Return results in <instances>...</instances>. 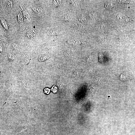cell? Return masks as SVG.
Returning a JSON list of instances; mask_svg holds the SVG:
<instances>
[{
  "label": "cell",
  "instance_id": "52a82bcc",
  "mask_svg": "<svg viewBox=\"0 0 135 135\" xmlns=\"http://www.w3.org/2000/svg\"><path fill=\"white\" fill-rule=\"evenodd\" d=\"M74 25L76 26L78 28L81 29H84L85 28V26L83 24L81 23L80 22L76 21L74 22Z\"/></svg>",
  "mask_w": 135,
  "mask_h": 135
},
{
  "label": "cell",
  "instance_id": "603a6c76",
  "mask_svg": "<svg viewBox=\"0 0 135 135\" xmlns=\"http://www.w3.org/2000/svg\"><path fill=\"white\" fill-rule=\"evenodd\" d=\"M133 31H135V29H134V30H133Z\"/></svg>",
  "mask_w": 135,
  "mask_h": 135
},
{
  "label": "cell",
  "instance_id": "4fadbf2b",
  "mask_svg": "<svg viewBox=\"0 0 135 135\" xmlns=\"http://www.w3.org/2000/svg\"><path fill=\"white\" fill-rule=\"evenodd\" d=\"M93 57V55H90L88 56L86 59L87 62L88 63H90L92 62Z\"/></svg>",
  "mask_w": 135,
  "mask_h": 135
},
{
  "label": "cell",
  "instance_id": "e0dca14e",
  "mask_svg": "<svg viewBox=\"0 0 135 135\" xmlns=\"http://www.w3.org/2000/svg\"><path fill=\"white\" fill-rule=\"evenodd\" d=\"M32 9L34 11L37 13H39L40 11L39 8L35 6L33 7Z\"/></svg>",
  "mask_w": 135,
  "mask_h": 135
},
{
  "label": "cell",
  "instance_id": "ac0fdd59",
  "mask_svg": "<svg viewBox=\"0 0 135 135\" xmlns=\"http://www.w3.org/2000/svg\"><path fill=\"white\" fill-rule=\"evenodd\" d=\"M12 46L13 48H14L15 49H16L18 47V44L17 43L15 42L13 43L12 44Z\"/></svg>",
  "mask_w": 135,
  "mask_h": 135
},
{
  "label": "cell",
  "instance_id": "277c9868",
  "mask_svg": "<svg viewBox=\"0 0 135 135\" xmlns=\"http://www.w3.org/2000/svg\"><path fill=\"white\" fill-rule=\"evenodd\" d=\"M71 15L70 14H68L60 17L61 21L64 22H67L69 21L70 19Z\"/></svg>",
  "mask_w": 135,
  "mask_h": 135
},
{
  "label": "cell",
  "instance_id": "8fae6325",
  "mask_svg": "<svg viewBox=\"0 0 135 135\" xmlns=\"http://www.w3.org/2000/svg\"><path fill=\"white\" fill-rule=\"evenodd\" d=\"M61 0H53V6L55 7H58L61 3Z\"/></svg>",
  "mask_w": 135,
  "mask_h": 135
},
{
  "label": "cell",
  "instance_id": "5bb4252c",
  "mask_svg": "<svg viewBox=\"0 0 135 135\" xmlns=\"http://www.w3.org/2000/svg\"><path fill=\"white\" fill-rule=\"evenodd\" d=\"M79 75V73L77 71L74 72L72 74V77L74 79L77 78Z\"/></svg>",
  "mask_w": 135,
  "mask_h": 135
},
{
  "label": "cell",
  "instance_id": "d6986e66",
  "mask_svg": "<svg viewBox=\"0 0 135 135\" xmlns=\"http://www.w3.org/2000/svg\"><path fill=\"white\" fill-rule=\"evenodd\" d=\"M7 6L9 7H12V3L11 1H9L8 2Z\"/></svg>",
  "mask_w": 135,
  "mask_h": 135
},
{
  "label": "cell",
  "instance_id": "7a4b0ae2",
  "mask_svg": "<svg viewBox=\"0 0 135 135\" xmlns=\"http://www.w3.org/2000/svg\"><path fill=\"white\" fill-rule=\"evenodd\" d=\"M37 30L35 29H32L27 32L25 34V36L29 39H34L35 37L36 34Z\"/></svg>",
  "mask_w": 135,
  "mask_h": 135
},
{
  "label": "cell",
  "instance_id": "7402d4cb",
  "mask_svg": "<svg viewBox=\"0 0 135 135\" xmlns=\"http://www.w3.org/2000/svg\"><path fill=\"white\" fill-rule=\"evenodd\" d=\"M0 50L1 52H2L3 51V48L2 46L1 45H0Z\"/></svg>",
  "mask_w": 135,
  "mask_h": 135
},
{
  "label": "cell",
  "instance_id": "3957f363",
  "mask_svg": "<svg viewBox=\"0 0 135 135\" xmlns=\"http://www.w3.org/2000/svg\"><path fill=\"white\" fill-rule=\"evenodd\" d=\"M23 10V18L25 21L29 22L30 20V15L28 12L25 9Z\"/></svg>",
  "mask_w": 135,
  "mask_h": 135
},
{
  "label": "cell",
  "instance_id": "2e32d148",
  "mask_svg": "<svg viewBox=\"0 0 135 135\" xmlns=\"http://www.w3.org/2000/svg\"><path fill=\"white\" fill-rule=\"evenodd\" d=\"M102 78L100 77H97L95 80V82L98 84H99L102 82Z\"/></svg>",
  "mask_w": 135,
  "mask_h": 135
},
{
  "label": "cell",
  "instance_id": "7c38bea8",
  "mask_svg": "<svg viewBox=\"0 0 135 135\" xmlns=\"http://www.w3.org/2000/svg\"><path fill=\"white\" fill-rule=\"evenodd\" d=\"M8 57L10 60L11 61L14 60L16 58L14 54L12 53H9Z\"/></svg>",
  "mask_w": 135,
  "mask_h": 135
},
{
  "label": "cell",
  "instance_id": "9c48e42d",
  "mask_svg": "<svg viewBox=\"0 0 135 135\" xmlns=\"http://www.w3.org/2000/svg\"><path fill=\"white\" fill-rule=\"evenodd\" d=\"M1 22L4 28L5 29L8 30V24L5 19L4 18H2L1 19Z\"/></svg>",
  "mask_w": 135,
  "mask_h": 135
},
{
  "label": "cell",
  "instance_id": "30bf717a",
  "mask_svg": "<svg viewBox=\"0 0 135 135\" xmlns=\"http://www.w3.org/2000/svg\"><path fill=\"white\" fill-rule=\"evenodd\" d=\"M48 56L45 55H40L39 56L38 59L39 61L42 62L46 60L49 58Z\"/></svg>",
  "mask_w": 135,
  "mask_h": 135
},
{
  "label": "cell",
  "instance_id": "8992f818",
  "mask_svg": "<svg viewBox=\"0 0 135 135\" xmlns=\"http://www.w3.org/2000/svg\"><path fill=\"white\" fill-rule=\"evenodd\" d=\"M17 17L19 22L21 24H22L23 22V16L21 12H20L18 13Z\"/></svg>",
  "mask_w": 135,
  "mask_h": 135
},
{
  "label": "cell",
  "instance_id": "6da1fadb",
  "mask_svg": "<svg viewBox=\"0 0 135 135\" xmlns=\"http://www.w3.org/2000/svg\"><path fill=\"white\" fill-rule=\"evenodd\" d=\"M61 32L58 30L49 29L47 31L46 34L49 36H56L62 34Z\"/></svg>",
  "mask_w": 135,
  "mask_h": 135
},
{
  "label": "cell",
  "instance_id": "5b68a950",
  "mask_svg": "<svg viewBox=\"0 0 135 135\" xmlns=\"http://www.w3.org/2000/svg\"><path fill=\"white\" fill-rule=\"evenodd\" d=\"M79 21L83 24L86 22V19L85 16L83 14H80L77 17Z\"/></svg>",
  "mask_w": 135,
  "mask_h": 135
},
{
  "label": "cell",
  "instance_id": "ba28073f",
  "mask_svg": "<svg viewBox=\"0 0 135 135\" xmlns=\"http://www.w3.org/2000/svg\"><path fill=\"white\" fill-rule=\"evenodd\" d=\"M69 43L73 45H77L80 44L81 42L79 40H69L68 41Z\"/></svg>",
  "mask_w": 135,
  "mask_h": 135
},
{
  "label": "cell",
  "instance_id": "9a60e30c",
  "mask_svg": "<svg viewBox=\"0 0 135 135\" xmlns=\"http://www.w3.org/2000/svg\"><path fill=\"white\" fill-rule=\"evenodd\" d=\"M71 54H72L70 50H67L64 52V55L66 57H69Z\"/></svg>",
  "mask_w": 135,
  "mask_h": 135
},
{
  "label": "cell",
  "instance_id": "ffe728a7",
  "mask_svg": "<svg viewBox=\"0 0 135 135\" xmlns=\"http://www.w3.org/2000/svg\"><path fill=\"white\" fill-rule=\"evenodd\" d=\"M44 91L45 93L48 94L49 93L50 90L48 88H47L45 89Z\"/></svg>",
  "mask_w": 135,
  "mask_h": 135
},
{
  "label": "cell",
  "instance_id": "44dd1931",
  "mask_svg": "<svg viewBox=\"0 0 135 135\" xmlns=\"http://www.w3.org/2000/svg\"><path fill=\"white\" fill-rule=\"evenodd\" d=\"M72 54H74L75 53L76 51V50L74 49H71V50H70Z\"/></svg>",
  "mask_w": 135,
  "mask_h": 135
}]
</instances>
